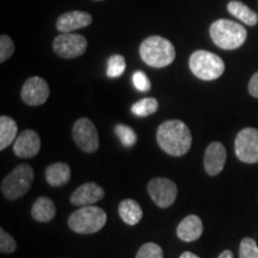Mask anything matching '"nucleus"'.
<instances>
[{"label":"nucleus","instance_id":"obj_11","mask_svg":"<svg viewBox=\"0 0 258 258\" xmlns=\"http://www.w3.org/2000/svg\"><path fill=\"white\" fill-rule=\"evenodd\" d=\"M49 85L40 77H31L24 83L21 91V97L25 104L38 106L44 104L49 97Z\"/></svg>","mask_w":258,"mask_h":258},{"label":"nucleus","instance_id":"obj_12","mask_svg":"<svg viewBox=\"0 0 258 258\" xmlns=\"http://www.w3.org/2000/svg\"><path fill=\"white\" fill-rule=\"evenodd\" d=\"M41 150V138L37 132L27 129L18 135L14 144V153L19 158H34Z\"/></svg>","mask_w":258,"mask_h":258},{"label":"nucleus","instance_id":"obj_15","mask_svg":"<svg viewBox=\"0 0 258 258\" xmlns=\"http://www.w3.org/2000/svg\"><path fill=\"white\" fill-rule=\"evenodd\" d=\"M92 23L91 15L84 11H71L61 15L56 21V29L60 32H73L86 28Z\"/></svg>","mask_w":258,"mask_h":258},{"label":"nucleus","instance_id":"obj_32","mask_svg":"<svg viewBox=\"0 0 258 258\" xmlns=\"http://www.w3.org/2000/svg\"><path fill=\"white\" fill-rule=\"evenodd\" d=\"M179 258H200L198 254L190 252V251H185V252H183L182 254H180Z\"/></svg>","mask_w":258,"mask_h":258},{"label":"nucleus","instance_id":"obj_19","mask_svg":"<svg viewBox=\"0 0 258 258\" xmlns=\"http://www.w3.org/2000/svg\"><path fill=\"white\" fill-rule=\"evenodd\" d=\"M118 213L123 222L129 225L134 226L139 224L143 219V208L135 200L127 199L123 200L118 206Z\"/></svg>","mask_w":258,"mask_h":258},{"label":"nucleus","instance_id":"obj_7","mask_svg":"<svg viewBox=\"0 0 258 258\" xmlns=\"http://www.w3.org/2000/svg\"><path fill=\"white\" fill-rule=\"evenodd\" d=\"M88 48V41L83 35L61 32L53 42V49L62 59H76L82 56Z\"/></svg>","mask_w":258,"mask_h":258},{"label":"nucleus","instance_id":"obj_6","mask_svg":"<svg viewBox=\"0 0 258 258\" xmlns=\"http://www.w3.org/2000/svg\"><path fill=\"white\" fill-rule=\"evenodd\" d=\"M34 170L28 164H21L3 179L2 192L6 200L15 201L24 196L34 183Z\"/></svg>","mask_w":258,"mask_h":258},{"label":"nucleus","instance_id":"obj_1","mask_svg":"<svg viewBox=\"0 0 258 258\" xmlns=\"http://www.w3.org/2000/svg\"><path fill=\"white\" fill-rule=\"evenodd\" d=\"M157 143L169 156L182 157L191 147V132L183 121L167 120L158 127Z\"/></svg>","mask_w":258,"mask_h":258},{"label":"nucleus","instance_id":"obj_4","mask_svg":"<svg viewBox=\"0 0 258 258\" xmlns=\"http://www.w3.org/2000/svg\"><path fill=\"white\" fill-rule=\"evenodd\" d=\"M106 213L96 206H85L73 212L69 218V226L78 234H93L106 224Z\"/></svg>","mask_w":258,"mask_h":258},{"label":"nucleus","instance_id":"obj_14","mask_svg":"<svg viewBox=\"0 0 258 258\" xmlns=\"http://www.w3.org/2000/svg\"><path fill=\"white\" fill-rule=\"evenodd\" d=\"M226 159H227V152L221 143H212L208 145L205 152V170L209 176H218L224 170Z\"/></svg>","mask_w":258,"mask_h":258},{"label":"nucleus","instance_id":"obj_21","mask_svg":"<svg viewBox=\"0 0 258 258\" xmlns=\"http://www.w3.org/2000/svg\"><path fill=\"white\" fill-rule=\"evenodd\" d=\"M227 10L233 17L239 19L240 22L249 25V27H253L258 23V16L256 12L243 3L237 2V0L230 2L227 5Z\"/></svg>","mask_w":258,"mask_h":258},{"label":"nucleus","instance_id":"obj_29","mask_svg":"<svg viewBox=\"0 0 258 258\" xmlns=\"http://www.w3.org/2000/svg\"><path fill=\"white\" fill-rule=\"evenodd\" d=\"M133 84L139 91L146 92L151 90V82L147 78V76L141 71H138L133 74Z\"/></svg>","mask_w":258,"mask_h":258},{"label":"nucleus","instance_id":"obj_22","mask_svg":"<svg viewBox=\"0 0 258 258\" xmlns=\"http://www.w3.org/2000/svg\"><path fill=\"white\" fill-rule=\"evenodd\" d=\"M158 108H159V103L157 99L153 97H148V98H144L135 103L132 106V112L139 117H146V116L154 114L158 110Z\"/></svg>","mask_w":258,"mask_h":258},{"label":"nucleus","instance_id":"obj_31","mask_svg":"<svg viewBox=\"0 0 258 258\" xmlns=\"http://www.w3.org/2000/svg\"><path fill=\"white\" fill-rule=\"evenodd\" d=\"M218 258H234V257H233V253H232L231 250H225V251H222L220 254H219Z\"/></svg>","mask_w":258,"mask_h":258},{"label":"nucleus","instance_id":"obj_23","mask_svg":"<svg viewBox=\"0 0 258 258\" xmlns=\"http://www.w3.org/2000/svg\"><path fill=\"white\" fill-rule=\"evenodd\" d=\"M125 70V59L120 54L111 55L108 60V69H106V76L109 78H118L122 76Z\"/></svg>","mask_w":258,"mask_h":258},{"label":"nucleus","instance_id":"obj_18","mask_svg":"<svg viewBox=\"0 0 258 258\" xmlns=\"http://www.w3.org/2000/svg\"><path fill=\"white\" fill-rule=\"evenodd\" d=\"M56 214V207L49 198L41 196L34 202L31 208V215L38 222H49Z\"/></svg>","mask_w":258,"mask_h":258},{"label":"nucleus","instance_id":"obj_27","mask_svg":"<svg viewBox=\"0 0 258 258\" xmlns=\"http://www.w3.org/2000/svg\"><path fill=\"white\" fill-rule=\"evenodd\" d=\"M15 53V44L12 42L11 37L8 35H2L0 37V62L4 63L6 60H9Z\"/></svg>","mask_w":258,"mask_h":258},{"label":"nucleus","instance_id":"obj_20","mask_svg":"<svg viewBox=\"0 0 258 258\" xmlns=\"http://www.w3.org/2000/svg\"><path fill=\"white\" fill-rule=\"evenodd\" d=\"M18 127L14 118L10 116L0 117V151H4L17 139Z\"/></svg>","mask_w":258,"mask_h":258},{"label":"nucleus","instance_id":"obj_2","mask_svg":"<svg viewBox=\"0 0 258 258\" xmlns=\"http://www.w3.org/2000/svg\"><path fill=\"white\" fill-rule=\"evenodd\" d=\"M139 51L144 62L154 69H163V67L169 66L176 57L173 44L161 36H150L145 38Z\"/></svg>","mask_w":258,"mask_h":258},{"label":"nucleus","instance_id":"obj_10","mask_svg":"<svg viewBox=\"0 0 258 258\" xmlns=\"http://www.w3.org/2000/svg\"><path fill=\"white\" fill-rule=\"evenodd\" d=\"M238 159L246 164L258 163V129L245 128L238 133L234 141Z\"/></svg>","mask_w":258,"mask_h":258},{"label":"nucleus","instance_id":"obj_26","mask_svg":"<svg viewBox=\"0 0 258 258\" xmlns=\"http://www.w3.org/2000/svg\"><path fill=\"white\" fill-rule=\"evenodd\" d=\"M239 258H258V246L252 238H244L240 241Z\"/></svg>","mask_w":258,"mask_h":258},{"label":"nucleus","instance_id":"obj_3","mask_svg":"<svg viewBox=\"0 0 258 258\" xmlns=\"http://www.w3.org/2000/svg\"><path fill=\"white\" fill-rule=\"evenodd\" d=\"M211 38L219 48L233 50L243 46L246 41L247 32L243 25L228 19H218L209 28Z\"/></svg>","mask_w":258,"mask_h":258},{"label":"nucleus","instance_id":"obj_30","mask_svg":"<svg viewBox=\"0 0 258 258\" xmlns=\"http://www.w3.org/2000/svg\"><path fill=\"white\" fill-rule=\"evenodd\" d=\"M249 92L254 98H258V72H256L251 77L249 83Z\"/></svg>","mask_w":258,"mask_h":258},{"label":"nucleus","instance_id":"obj_25","mask_svg":"<svg viewBox=\"0 0 258 258\" xmlns=\"http://www.w3.org/2000/svg\"><path fill=\"white\" fill-rule=\"evenodd\" d=\"M135 258H164V252L158 244L146 243L139 249Z\"/></svg>","mask_w":258,"mask_h":258},{"label":"nucleus","instance_id":"obj_33","mask_svg":"<svg viewBox=\"0 0 258 258\" xmlns=\"http://www.w3.org/2000/svg\"><path fill=\"white\" fill-rule=\"evenodd\" d=\"M97 2H99V0H97Z\"/></svg>","mask_w":258,"mask_h":258},{"label":"nucleus","instance_id":"obj_13","mask_svg":"<svg viewBox=\"0 0 258 258\" xmlns=\"http://www.w3.org/2000/svg\"><path fill=\"white\" fill-rule=\"evenodd\" d=\"M104 189L95 182L84 183L74 190L71 195V203L77 207H85L92 206L93 203L101 201L104 198Z\"/></svg>","mask_w":258,"mask_h":258},{"label":"nucleus","instance_id":"obj_28","mask_svg":"<svg viewBox=\"0 0 258 258\" xmlns=\"http://www.w3.org/2000/svg\"><path fill=\"white\" fill-rule=\"evenodd\" d=\"M17 249V243L14 238L5 232L4 228H0V251L3 253H12Z\"/></svg>","mask_w":258,"mask_h":258},{"label":"nucleus","instance_id":"obj_5","mask_svg":"<svg viewBox=\"0 0 258 258\" xmlns=\"http://www.w3.org/2000/svg\"><path fill=\"white\" fill-rule=\"evenodd\" d=\"M189 67L199 79L211 82L220 78L225 72V62L217 54L207 50H196L190 55Z\"/></svg>","mask_w":258,"mask_h":258},{"label":"nucleus","instance_id":"obj_17","mask_svg":"<svg viewBox=\"0 0 258 258\" xmlns=\"http://www.w3.org/2000/svg\"><path fill=\"white\" fill-rule=\"evenodd\" d=\"M71 167L66 163H54L46 169V180L50 186H62L70 182Z\"/></svg>","mask_w":258,"mask_h":258},{"label":"nucleus","instance_id":"obj_16","mask_svg":"<svg viewBox=\"0 0 258 258\" xmlns=\"http://www.w3.org/2000/svg\"><path fill=\"white\" fill-rule=\"evenodd\" d=\"M203 232V224L200 217L195 214L188 215L179 222L177 227V237L180 240L191 243V241L198 240L202 235Z\"/></svg>","mask_w":258,"mask_h":258},{"label":"nucleus","instance_id":"obj_24","mask_svg":"<svg viewBox=\"0 0 258 258\" xmlns=\"http://www.w3.org/2000/svg\"><path fill=\"white\" fill-rule=\"evenodd\" d=\"M115 133L125 147H132L138 140L135 132L131 127H128V125L117 124L115 128Z\"/></svg>","mask_w":258,"mask_h":258},{"label":"nucleus","instance_id":"obj_8","mask_svg":"<svg viewBox=\"0 0 258 258\" xmlns=\"http://www.w3.org/2000/svg\"><path fill=\"white\" fill-rule=\"evenodd\" d=\"M72 135L74 143L86 153H93L99 147V137L97 128L91 120L82 117L73 124Z\"/></svg>","mask_w":258,"mask_h":258},{"label":"nucleus","instance_id":"obj_9","mask_svg":"<svg viewBox=\"0 0 258 258\" xmlns=\"http://www.w3.org/2000/svg\"><path fill=\"white\" fill-rule=\"evenodd\" d=\"M151 199L160 208H169L175 203L178 195V188L173 180L165 177L151 179L147 184Z\"/></svg>","mask_w":258,"mask_h":258}]
</instances>
